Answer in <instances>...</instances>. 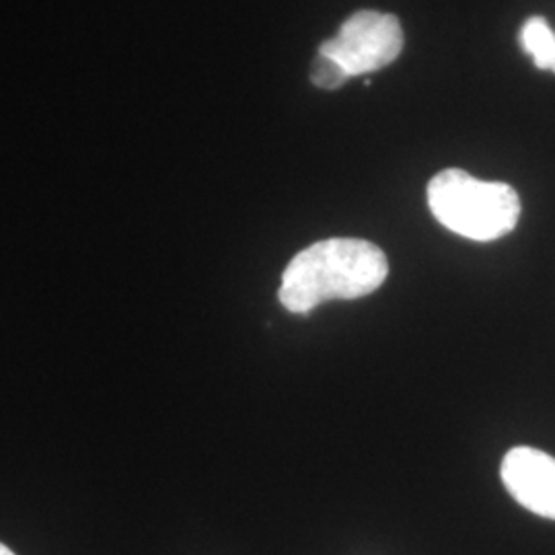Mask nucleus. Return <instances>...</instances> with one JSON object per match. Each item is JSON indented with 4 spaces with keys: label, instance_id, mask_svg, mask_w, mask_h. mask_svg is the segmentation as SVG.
I'll use <instances>...</instances> for the list:
<instances>
[{
    "label": "nucleus",
    "instance_id": "obj_2",
    "mask_svg": "<svg viewBox=\"0 0 555 555\" xmlns=\"http://www.w3.org/2000/svg\"><path fill=\"white\" fill-rule=\"evenodd\" d=\"M435 219L461 237L488 243L515 231L520 198L502 181H481L463 169H444L428 183Z\"/></svg>",
    "mask_w": 555,
    "mask_h": 555
},
{
    "label": "nucleus",
    "instance_id": "obj_4",
    "mask_svg": "<svg viewBox=\"0 0 555 555\" xmlns=\"http://www.w3.org/2000/svg\"><path fill=\"white\" fill-rule=\"evenodd\" d=\"M500 477L522 508L555 520L554 456L533 447H515L502 459Z\"/></svg>",
    "mask_w": 555,
    "mask_h": 555
},
{
    "label": "nucleus",
    "instance_id": "obj_7",
    "mask_svg": "<svg viewBox=\"0 0 555 555\" xmlns=\"http://www.w3.org/2000/svg\"><path fill=\"white\" fill-rule=\"evenodd\" d=\"M0 555H15V554H13V552H11V550H9V547H7V545H2V543H0Z\"/></svg>",
    "mask_w": 555,
    "mask_h": 555
},
{
    "label": "nucleus",
    "instance_id": "obj_5",
    "mask_svg": "<svg viewBox=\"0 0 555 555\" xmlns=\"http://www.w3.org/2000/svg\"><path fill=\"white\" fill-rule=\"evenodd\" d=\"M520 46L533 59L539 70L555 73V31L543 17L525 21L520 29Z\"/></svg>",
    "mask_w": 555,
    "mask_h": 555
},
{
    "label": "nucleus",
    "instance_id": "obj_1",
    "mask_svg": "<svg viewBox=\"0 0 555 555\" xmlns=\"http://www.w3.org/2000/svg\"><path fill=\"white\" fill-rule=\"evenodd\" d=\"M389 276L385 251L364 238L318 241L297 254L282 274L280 305L305 315L330 300L369 297Z\"/></svg>",
    "mask_w": 555,
    "mask_h": 555
},
{
    "label": "nucleus",
    "instance_id": "obj_3",
    "mask_svg": "<svg viewBox=\"0 0 555 555\" xmlns=\"http://www.w3.org/2000/svg\"><path fill=\"white\" fill-rule=\"evenodd\" d=\"M401 50V23L396 15L378 11H358L341 23L336 38L319 46V52L337 60L350 77L393 64Z\"/></svg>",
    "mask_w": 555,
    "mask_h": 555
},
{
    "label": "nucleus",
    "instance_id": "obj_6",
    "mask_svg": "<svg viewBox=\"0 0 555 555\" xmlns=\"http://www.w3.org/2000/svg\"><path fill=\"white\" fill-rule=\"evenodd\" d=\"M348 79H350V75L344 70V66L337 60L318 52V56L311 64V82L315 87L325 89V91H334V89H339Z\"/></svg>",
    "mask_w": 555,
    "mask_h": 555
}]
</instances>
